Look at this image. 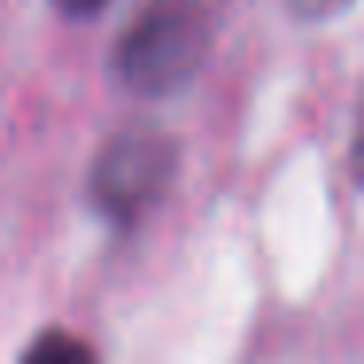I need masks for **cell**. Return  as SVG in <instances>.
<instances>
[{"label":"cell","mask_w":364,"mask_h":364,"mask_svg":"<svg viewBox=\"0 0 364 364\" xmlns=\"http://www.w3.org/2000/svg\"><path fill=\"white\" fill-rule=\"evenodd\" d=\"M212 43L204 0H149L114 43V75L141 98H165L200 75Z\"/></svg>","instance_id":"6da1fadb"},{"label":"cell","mask_w":364,"mask_h":364,"mask_svg":"<svg viewBox=\"0 0 364 364\" xmlns=\"http://www.w3.org/2000/svg\"><path fill=\"white\" fill-rule=\"evenodd\" d=\"M176 173V141L157 126H126L90 168V200L110 223H137Z\"/></svg>","instance_id":"7a4b0ae2"},{"label":"cell","mask_w":364,"mask_h":364,"mask_svg":"<svg viewBox=\"0 0 364 364\" xmlns=\"http://www.w3.org/2000/svg\"><path fill=\"white\" fill-rule=\"evenodd\" d=\"M24 360H32V364L36 360H51V364L71 360V364H82V360H95V348L82 345L79 337H71V333H63V329H48V333H40V337L24 348Z\"/></svg>","instance_id":"3957f363"},{"label":"cell","mask_w":364,"mask_h":364,"mask_svg":"<svg viewBox=\"0 0 364 364\" xmlns=\"http://www.w3.org/2000/svg\"><path fill=\"white\" fill-rule=\"evenodd\" d=\"M286 4L298 20H329V16H341L353 0H286Z\"/></svg>","instance_id":"277c9868"},{"label":"cell","mask_w":364,"mask_h":364,"mask_svg":"<svg viewBox=\"0 0 364 364\" xmlns=\"http://www.w3.org/2000/svg\"><path fill=\"white\" fill-rule=\"evenodd\" d=\"M51 4H55L67 20H90V16H98L110 0H51Z\"/></svg>","instance_id":"5b68a950"}]
</instances>
